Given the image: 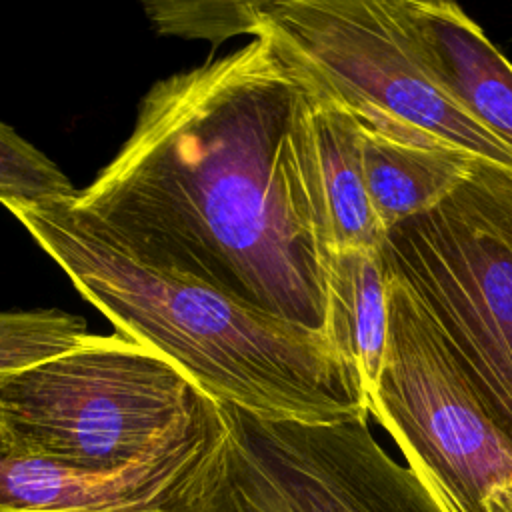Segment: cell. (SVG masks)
Wrapping results in <instances>:
<instances>
[{"instance_id":"6da1fadb","label":"cell","mask_w":512,"mask_h":512,"mask_svg":"<svg viewBox=\"0 0 512 512\" xmlns=\"http://www.w3.org/2000/svg\"><path fill=\"white\" fill-rule=\"evenodd\" d=\"M308 102L272 42L252 38L154 82L128 140L70 204L138 260L324 332Z\"/></svg>"},{"instance_id":"7a4b0ae2","label":"cell","mask_w":512,"mask_h":512,"mask_svg":"<svg viewBox=\"0 0 512 512\" xmlns=\"http://www.w3.org/2000/svg\"><path fill=\"white\" fill-rule=\"evenodd\" d=\"M72 286L116 328L172 362L206 396L270 420L368 418L360 384L324 332L154 268L68 200H2Z\"/></svg>"},{"instance_id":"3957f363","label":"cell","mask_w":512,"mask_h":512,"mask_svg":"<svg viewBox=\"0 0 512 512\" xmlns=\"http://www.w3.org/2000/svg\"><path fill=\"white\" fill-rule=\"evenodd\" d=\"M302 88L362 130L512 172V148L448 88L412 0H262V32Z\"/></svg>"},{"instance_id":"277c9868","label":"cell","mask_w":512,"mask_h":512,"mask_svg":"<svg viewBox=\"0 0 512 512\" xmlns=\"http://www.w3.org/2000/svg\"><path fill=\"white\" fill-rule=\"evenodd\" d=\"M220 416L162 354L120 334L0 374V426L66 466L110 474L194 436Z\"/></svg>"},{"instance_id":"5b68a950","label":"cell","mask_w":512,"mask_h":512,"mask_svg":"<svg viewBox=\"0 0 512 512\" xmlns=\"http://www.w3.org/2000/svg\"><path fill=\"white\" fill-rule=\"evenodd\" d=\"M382 258L512 444V172L474 162L456 192L386 236Z\"/></svg>"},{"instance_id":"8992f818","label":"cell","mask_w":512,"mask_h":512,"mask_svg":"<svg viewBox=\"0 0 512 512\" xmlns=\"http://www.w3.org/2000/svg\"><path fill=\"white\" fill-rule=\"evenodd\" d=\"M218 406L224 432L184 512H444L368 418L312 424Z\"/></svg>"},{"instance_id":"52a82bcc","label":"cell","mask_w":512,"mask_h":512,"mask_svg":"<svg viewBox=\"0 0 512 512\" xmlns=\"http://www.w3.org/2000/svg\"><path fill=\"white\" fill-rule=\"evenodd\" d=\"M390 332L372 416L444 512H512V444L414 292L388 272Z\"/></svg>"},{"instance_id":"ba28073f","label":"cell","mask_w":512,"mask_h":512,"mask_svg":"<svg viewBox=\"0 0 512 512\" xmlns=\"http://www.w3.org/2000/svg\"><path fill=\"white\" fill-rule=\"evenodd\" d=\"M222 432L220 412L166 452L96 474L22 446L0 426V512H184Z\"/></svg>"},{"instance_id":"9c48e42d","label":"cell","mask_w":512,"mask_h":512,"mask_svg":"<svg viewBox=\"0 0 512 512\" xmlns=\"http://www.w3.org/2000/svg\"><path fill=\"white\" fill-rule=\"evenodd\" d=\"M308 100L304 168L316 236L324 252H382L386 232L366 188L360 124L328 102Z\"/></svg>"},{"instance_id":"30bf717a","label":"cell","mask_w":512,"mask_h":512,"mask_svg":"<svg viewBox=\"0 0 512 512\" xmlns=\"http://www.w3.org/2000/svg\"><path fill=\"white\" fill-rule=\"evenodd\" d=\"M324 332L360 384L370 410L378 396L390 332L388 270L382 252H326Z\"/></svg>"},{"instance_id":"8fae6325","label":"cell","mask_w":512,"mask_h":512,"mask_svg":"<svg viewBox=\"0 0 512 512\" xmlns=\"http://www.w3.org/2000/svg\"><path fill=\"white\" fill-rule=\"evenodd\" d=\"M434 64L456 98L512 148V64L452 2L412 0Z\"/></svg>"},{"instance_id":"7c38bea8","label":"cell","mask_w":512,"mask_h":512,"mask_svg":"<svg viewBox=\"0 0 512 512\" xmlns=\"http://www.w3.org/2000/svg\"><path fill=\"white\" fill-rule=\"evenodd\" d=\"M474 162L456 150L400 144L362 130L366 188L386 236L456 192L468 180Z\"/></svg>"},{"instance_id":"4fadbf2b","label":"cell","mask_w":512,"mask_h":512,"mask_svg":"<svg viewBox=\"0 0 512 512\" xmlns=\"http://www.w3.org/2000/svg\"><path fill=\"white\" fill-rule=\"evenodd\" d=\"M96 336L80 314L60 308L0 312V374L78 350Z\"/></svg>"},{"instance_id":"5bb4252c","label":"cell","mask_w":512,"mask_h":512,"mask_svg":"<svg viewBox=\"0 0 512 512\" xmlns=\"http://www.w3.org/2000/svg\"><path fill=\"white\" fill-rule=\"evenodd\" d=\"M142 6L158 34L202 38L212 46L262 32V0H146Z\"/></svg>"},{"instance_id":"9a60e30c","label":"cell","mask_w":512,"mask_h":512,"mask_svg":"<svg viewBox=\"0 0 512 512\" xmlns=\"http://www.w3.org/2000/svg\"><path fill=\"white\" fill-rule=\"evenodd\" d=\"M76 192L54 160L0 122V202H60Z\"/></svg>"}]
</instances>
